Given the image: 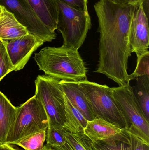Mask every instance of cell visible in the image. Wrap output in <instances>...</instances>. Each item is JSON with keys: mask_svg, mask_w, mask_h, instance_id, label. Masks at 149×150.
<instances>
[{"mask_svg": "<svg viewBox=\"0 0 149 150\" xmlns=\"http://www.w3.org/2000/svg\"><path fill=\"white\" fill-rule=\"evenodd\" d=\"M136 4L99 0L94 6L100 33L99 57L95 72L106 75L119 86L130 83L127 73L129 58L132 53L129 33Z\"/></svg>", "mask_w": 149, "mask_h": 150, "instance_id": "cell-1", "label": "cell"}, {"mask_svg": "<svg viewBox=\"0 0 149 150\" xmlns=\"http://www.w3.org/2000/svg\"><path fill=\"white\" fill-rule=\"evenodd\" d=\"M78 49L62 45L45 47L34 59L45 75L59 80L78 82L87 79V70Z\"/></svg>", "mask_w": 149, "mask_h": 150, "instance_id": "cell-2", "label": "cell"}, {"mask_svg": "<svg viewBox=\"0 0 149 150\" xmlns=\"http://www.w3.org/2000/svg\"><path fill=\"white\" fill-rule=\"evenodd\" d=\"M78 83L95 119H102L122 129H127V122L114 97L112 88L87 79Z\"/></svg>", "mask_w": 149, "mask_h": 150, "instance_id": "cell-3", "label": "cell"}, {"mask_svg": "<svg viewBox=\"0 0 149 150\" xmlns=\"http://www.w3.org/2000/svg\"><path fill=\"white\" fill-rule=\"evenodd\" d=\"M48 117L41 101L34 95L17 108L15 120L4 144L16 145L25 137L47 130Z\"/></svg>", "mask_w": 149, "mask_h": 150, "instance_id": "cell-4", "label": "cell"}, {"mask_svg": "<svg viewBox=\"0 0 149 150\" xmlns=\"http://www.w3.org/2000/svg\"><path fill=\"white\" fill-rule=\"evenodd\" d=\"M56 1L58 10L57 29L63 37V45L79 49L92 26L88 11L74 8L59 0Z\"/></svg>", "mask_w": 149, "mask_h": 150, "instance_id": "cell-5", "label": "cell"}, {"mask_svg": "<svg viewBox=\"0 0 149 150\" xmlns=\"http://www.w3.org/2000/svg\"><path fill=\"white\" fill-rule=\"evenodd\" d=\"M59 82L46 75H38L35 80V96L44 108L49 126L64 127L65 122L64 97Z\"/></svg>", "mask_w": 149, "mask_h": 150, "instance_id": "cell-6", "label": "cell"}, {"mask_svg": "<svg viewBox=\"0 0 149 150\" xmlns=\"http://www.w3.org/2000/svg\"><path fill=\"white\" fill-rule=\"evenodd\" d=\"M114 97L128 124L127 130L149 143V121L143 114L130 84L113 87Z\"/></svg>", "mask_w": 149, "mask_h": 150, "instance_id": "cell-7", "label": "cell"}, {"mask_svg": "<svg viewBox=\"0 0 149 150\" xmlns=\"http://www.w3.org/2000/svg\"><path fill=\"white\" fill-rule=\"evenodd\" d=\"M0 5L12 13L29 34L44 42H51L56 38V32H52L43 24L27 0H0Z\"/></svg>", "mask_w": 149, "mask_h": 150, "instance_id": "cell-8", "label": "cell"}, {"mask_svg": "<svg viewBox=\"0 0 149 150\" xmlns=\"http://www.w3.org/2000/svg\"><path fill=\"white\" fill-rule=\"evenodd\" d=\"M3 42L14 68V71L23 69L33 53L45 43L43 40L29 34Z\"/></svg>", "mask_w": 149, "mask_h": 150, "instance_id": "cell-9", "label": "cell"}, {"mask_svg": "<svg viewBox=\"0 0 149 150\" xmlns=\"http://www.w3.org/2000/svg\"><path fill=\"white\" fill-rule=\"evenodd\" d=\"M129 42L132 53L137 57L148 51V18L145 15L141 1L136 5L130 25Z\"/></svg>", "mask_w": 149, "mask_h": 150, "instance_id": "cell-10", "label": "cell"}, {"mask_svg": "<svg viewBox=\"0 0 149 150\" xmlns=\"http://www.w3.org/2000/svg\"><path fill=\"white\" fill-rule=\"evenodd\" d=\"M59 84L64 94L72 105L76 108L87 121L95 119L86 98L80 90L78 82L60 80Z\"/></svg>", "mask_w": 149, "mask_h": 150, "instance_id": "cell-11", "label": "cell"}, {"mask_svg": "<svg viewBox=\"0 0 149 150\" xmlns=\"http://www.w3.org/2000/svg\"><path fill=\"white\" fill-rule=\"evenodd\" d=\"M29 34L23 26L4 6L0 5V41H9Z\"/></svg>", "mask_w": 149, "mask_h": 150, "instance_id": "cell-12", "label": "cell"}, {"mask_svg": "<svg viewBox=\"0 0 149 150\" xmlns=\"http://www.w3.org/2000/svg\"><path fill=\"white\" fill-rule=\"evenodd\" d=\"M44 25L55 32L57 29L58 10L56 0H27Z\"/></svg>", "mask_w": 149, "mask_h": 150, "instance_id": "cell-13", "label": "cell"}, {"mask_svg": "<svg viewBox=\"0 0 149 150\" xmlns=\"http://www.w3.org/2000/svg\"><path fill=\"white\" fill-rule=\"evenodd\" d=\"M123 129L101 119L88 121L84 134L92 142L110 138L120 133Z\"/></svg>", "mask_w": 149, "mask_h": 150, "instance_id": "cell-14", "label": "cell"}, {"mask_svg": "<svg viewBox=\"0 0 149 150\" xmlns=\"http://www.w3.org/2000/svg\"><path fill=\"white\" fill-rule=\"evenodd\" d=\"M17 114V108L0 91V144H4L12 128Z\"/></svg>", "mask_w": 149, "mask_h": 150, "instance_id": "cell-15", "label": "cell"}, {"mask_svg": "<svg viewBox=\"0 0 149 150\" xmlns=\"http://www.w3.org/2000/svg\"><path fill=\"white\" fill-rule=\"evenodd\" d=\"M92 150H131L130 135L126 129L108 139L92 142Z\"/></svg>", "mask_w": 149, "mask_h": 150, "instance_id": "cell-16", "label": "cell"}, {"mask_svg": "<svg viewBox=\"0 0 149 150\" xmlns=\"http://www.w3.org/2000/svg\"><path fill=\"white\" fill-rule=\"evenodd\" d=\"M65 104V122L64 128L72 134L84 131L88 121L74 107L64 94Z\"/></svg>", "mask_w": 149, "mask_h": 150, "instance_id": "cell-17", "label": "cell"}, {"mask_svg": "<svg viewBox=\"0 0 149 150\" xmlns=\"http://www.w3.org/2000/svg\"><path fill=\"white\" fill-rule=\"evenodd\" d=\"M66 142L61 146H44L48 150H92V142L84 132L72 134L66 130Z\"/></svg>", "mask_w": 149, "mask_h": 150, "instance_id": "cell-18", "label": "cell"}, {"mask_svg": "<svg viewBox=\"0 0 149 150\" xmlns=\"http://www.w3.org/2000/svg\"><path fill=\"white\" fill-rule=\"evenodd\" d=\"M136 80L133 91L144 116L149 121V76L139 77Z\"/></svg>", "mask_w": 149, "mask_h": 150, "instance_id": "cell-19", "label": "cell"}, {"mask_svg": "<svg viewBox=\"0 0 149 150\" xmlns=\"http://www.w3.org/2000/svg\"><path fill=\"white\" fill-rule=\"evenodd\" d=\"M46 135V130H43L25 137L16 145L24 150H43Z\"/></svg>", "mask_w": 149, "mask_h": 150, "instance_id": "cell-20", "label": "cell"}, {"mask_svg": "<svg viewBox=\"0 0 149 150\" xmlns=\"http://www.w3.org/2000/svg\"><path fill=\"white\" fill-rule=\"evenodd\" d=\"M46 145L61 146L66 142V129L63 126H48L46 130Z\"/></svg>", "mask_w": 149, "mask_h": 150, "instance_id": "cell-21", "label": "cell"}, {"mask_svg": "<svg viewBox=\"0 0 149 150\" xmlns=\"http://www.w3.org/2000/svg\"><path fill=\"white\" fill-rule=\"evenodd\" d=\"M144 76H149V51L137 57V65L134 72L129 75V80Z\"/></svg>", "mask_w": 149, "mask_h": 150, "instance_id": "cell-22", "label": "cell"}, {"mask_svg": "<svg viewBox=\"0 0 149 150\" xmlns=\"http://www.w3.org/2000/svg\"><path fill=\"white\" fill-rule=\"evenodd\" d=\"M13 71L14 68L5 46L0 41V81L8 74Z\"/></svg>", "mask_w": 149, "mask_h": 150, "instance_id": "cell-23", "label": "cell"}, {"mask_svg": "<svg viewBox=\"0 0 149 150\" xmlns=\"http://www.w3.org/2000/svg\"><path fill=\"white\" fill-rule=\"evenodd\" d=\"M129 133L131 140V150H149V143L139 137Z\"/></svg>", "mask_w": 149, "mask_h": 150, "instance_id": "cell-24", "label": "cell"}, {"mask_svg": "<svg viewBox=\"0 0 149 150\" xmlns=\"http://www.w3.org/2000/svg\"><path fill=\"white\" fill-rule=\"evenodd\" d=\"M68 6L81 10L88 11L87 0H59Z\"/></svg>", "mask_w": 149, "mask_h": 150, "instance_id": "cell-25", "label": "cell"}, {"mask_svg": "<svg viewBox=\"0 0 149 150\" xmlns=\"http://www.w3.org/2000/svg\"><path fill=\"white\" fill-rule=\"evenodd\" d=\"M115 4H136L141 0H111Z\"/></svg>", "mask_w": 149, "mask_h": 150, "instance_id": "cell-26", "label": "cell"}, {"mask_svg": "<svg viewBox=\"0 0 149 150\" xmlns=\"http://www.w3.org/2000/svg\"><path fill=\"white\" fill-rule=\"evenodd\" d=\"M141 4L143 11L145 12V15L147 16L148 18L149 17V0H141Z\"/></svg>", "mask_w": 149, "mask_h": 150, "instance_id": "cell-27", "label": "cell"}, {"mask_svg": "<svg viewBox=\"0 0 149 150\" xmlns=\"http://www.w3.org/2000/svg\"><path fill=\"white\" fill-rule=\"evenodd\" d=\"M0 150H10L9 144H1L0 145Z\"/></svg>", "mask_w": 149, "mask_h": 150, "instance_id": "cell-28", "label": "cell"}, {"mask_svg": "<svg viewBox=\"0 0 149 150\" xmlns=\"http://www.w3.org/2000/svg\"><path fill=\"white\" fill-rule=\"evenodd\" d=\"M10 150H24L23 149H21L19 147H17L16 145H13V144H9Z\"/></svg>", "mask_w": 149, "mask_h": 150, "instance_id": "cell-29", "label": "cell"}, {"mask_svg": "<svg viewBox=\"0 0 149 150\" xmlns=\"http://www.w3.org/2000/svg\"><path fill=\"white\" fill-rule=\"evenodd\" d=\"M43 150H48L46 149H45V148L44 147Z\"/></svg>", "mask_w": 149, "mask_h": 150, "instance_id": "cell-30", "label": "cell"}, {"mask_svg": "<svg viewBox=\"0 0 149 150\" xmlns=\"http://www.w3.org/2000/svg\"><path fill=\"white\" fill-rule=\"evenodd\" d=\"M0 145H1V144H0Z\"/></svg>", "mask_w": 149, "mask_h": 150, "instance_id": "cell-31", "label": "cell"}]
</instances>
